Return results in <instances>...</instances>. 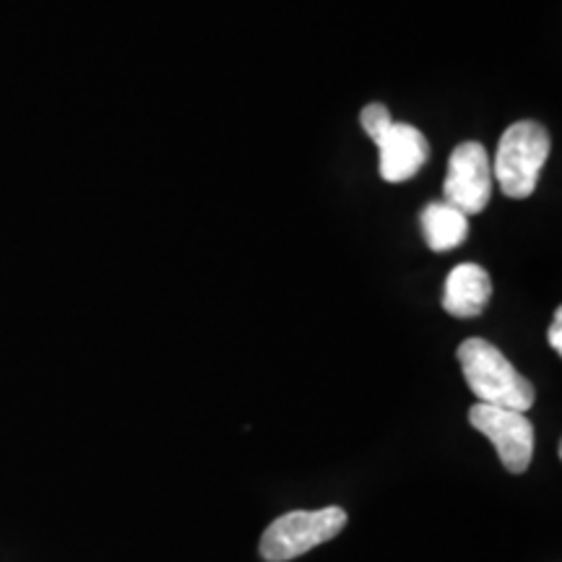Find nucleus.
<instances>
[{"label":"nucleus","instance_id":"6","mask_svg":"<svg viewBox=\"0 0 562 562\" xmlns=\"http://www.w3.org/2000/svg\"><path fill=\"white\" fill-rule=\"evenodd\" d=\"M372 144L381 151L378 170L385 182L412 180L430 159V144L409 123H391L381 136L372 138Z\"/></svg>","mask_w":562,"mask_h":562},{"label":"nucleus","instance_id":"9","mask_svg":"<svg viewBox=\"0 0 562 562\" xmlns=\"http://www.w3.org/2000/svg\"><path fill=\"white\" fill-rule=\"evenodd\" d=\"M393 121H391V110L385 108V104H368V108H364L362 112H360V125L364 128V133H368L370 138H378L381 136V133L389 128Z\"/></svg>","mask_w":562,"mask_h":562},{"label":"nucleus","instance_id":"8","mask_svg":"<svg viewBox=\"0 0 562 562\" xmlns=\"http://www.w3.org/2000/svg\"><path fill=\"white\" fill-rule=\"evenodd\" d=\"M427 248L432 252L456 250L469 237V216L446 201H432L419 214Z\"/></svg>","mask_w":562,"mask_h":562},{"label":"nucleus","instance_id":"1","mask_svg":"<svg viewBox=\"0 0 562 562\" xmlns=\"http://www.w3.org/2000/svg\"><path fill=\"white\" fill-rule=\"evenodd\" d=\"M463 381L480 404L526 414L537 402V391L513 368L508 357L487 339H467L459 347Z\"/></svg>","mask_w":562,"mask_h":562},{"label":"nucleus","instance_id":"3","mask_svg":"<svg viewBox=\"0 0 562 562\" xmlns=\"http://www.w3.org/2000/svg\"><path fill=\"white\" fill-rule=\"evenodd\" d=\"M347 526V510L339 505L323 510H292L273 521L261 537V558L266 562H290L315 547L331 542Z\"/></svg>","mask_w":562,"mask_h":562},{"label":"nucleus","instance_id":"7","mask_svg":"<svg viewBox=\"0 0 562 562\" xmlns=\"http://www.w3.org/2000/svg\"><path fill=\"white\" fill-rule=\"evenodd\" d=\"M492 297V279L480 263H461L448 273L442 307L453 318H476Z\"/></svg>","mask_w":562,"mask_h":562},{"label":"nucleus","instance_id":"4","mask_svg":"<svg viewBox=\"0 0 562 562\" xmlns=\"http://www.w3.org/2000/svg\"><path fill=\"white\" fill-rule=\"evenodd\" d=\"M492 186H495L492 165L487 149L480 140H467V144L456 146L448 159L446 182H442L446 203H451L467 216L482 214L492 199Z\"/></svg>","mask_w":562,"mask_h":562},{"label":"nucleus","instance_id":"10","mask_svg":"<svg viewBox=\"0 0 562 562\" xmlns=\"http://www.w3.org/2000/svg\"><path fill=\"white\" fill-rule=\"evenodd\" d=\"M547 339H550V347L562 355V311L558 307L554 311V318H552V326H550V334H547Z\"/></svg>","mask_w":562,"mask_h":562},{"label":"nucleus","instance_id":"5","mask_svg":"<svg viewBox=\"0 0 562 562\" xmlns=\"http://www.w3.org/2000/svg\"><path fill=\"white\" fill-rule=\"evenodd\" d=\"M469 422L497 448L503 467L510 474H524L533 459V425L521 412L501 409V406L474 404Z\"/></svg>","mask_w":562,"mask_h":562},{"label":"nucleus","instance_id":"2","mask_svg":"<svg viewBox=\"0 0 562 562\" xmlns=\"http://www.w3.org/2000/svg\"><path fill=\"white\" fill-rule=\"evenodd\" d=\"M547 157H550L547 131L533 121H518L503 133L492 161V178L508 199L524 201L537 191Z\"/></svg>","mask_w":562,"mask_h":562}]
</instances>
